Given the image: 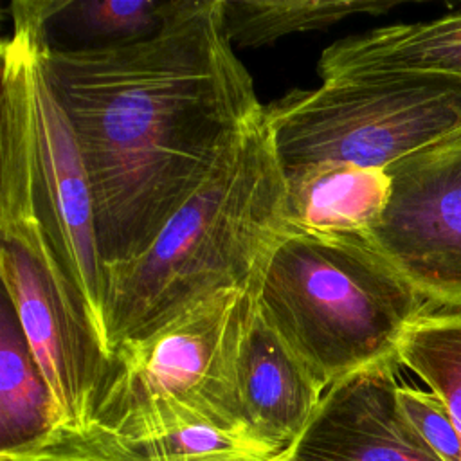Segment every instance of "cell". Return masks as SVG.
Masks as SVG:
<instances>
[{
	"instance_id": "1",
	"label": "cell",
	"mask_w": 461,
	"mask_h": 461,
	"mask_svg": "<svg viewBox=\"0 0 461 461\" xmlns=\"http://www.w3.org/2000/svg\"><path fill=\"white\" fill-rule=\"evenodd\" d=\"M88 175L103 274L139 258L265 117L225 0H182L142 40L47 50Z\"/></svg>"
},
{
	"instance_id": "2",
	"label": "cell",
	"mask_w": 461,
	"mask_h": 461,
	"mask_svg": "<svg viewBox=\"0 0 461 461\" xmlns=\"http://www.w3.org/2000/svg\"><path fill=\"white\" fill-rule=\"evenodd\" d=\"M283 200V167L263 117L227 149L139 258L104 272L110 355L194 304L252 283L288 234Z\"/></svg>"
},
{
	"instance_id": "3",
	"label": "cell",
	"mask_w": 461,
	"mask_h": 461,
	"mask_svg": "<svg viewBox=\"0 0 461 461\" xmlns=\"http://www.w3.org/2000/svg\"><path fill=\"white\" fill-rule=\"evenodd\" d=\"M63 4H11L13 32L2 41L0 227L29 229L45 238L110 357L92 189L47 70L49 27Z\"/></svg>"
},
{
	"instance_id": "4",
	"label": "cell",
	"mask_w": 461,
	"mask_h": 461,
	"mask_svg": "<svg viewBox=\"0 0 461 461\" xmlns=\"http://www.w3.org/2000/svg\"><path fill=\"white\" fill-rule=\"evenodd\" d=\"M258 310L326 393L398 362L405 331L434 306L366 236L285 234L263 267Z\"/></svg>"
},
{
	"instance_id": "5",
	"label": "cell",
	"mask_w": 461,
	"mask_h": 461,
	"mask_svg": "<svg viewBox=\"0 0 461 461\" xmlns=\"http://www.w3.org/2000/svg\"><path fill=\"white\" fill-rule=\"evenodd\" d=\"M259 277L113 349L85 425L74 432L142 438L214 425L250 434L238 398L236 362L258 310Z\"/></svg>"
},
{
	"instance_id": "6",
	"label": "cell",
	"mask_w": 461,
	"mask_h": 461,
	"mask_svg": "<svg viewBox=\"0 0 461 461\" xmlns=\"http://www.w3.org/2000/svg\"><path fill=\"white\" fill-rule=\"evenodd\" d=\"M281 167L346 162L391 166L461 135V77L367 76L295 88L265 106Z\"/></svg>"
},
{
	"instance_id": "7",
	"label": "cell",
	"mask_w": 461,
	"mask_h": 461,
	"mask_svg": "<svg viewBox=\"0 0 461 461\" xmlns=\"http://www.w3.org/2000/svg\"><path fill=\"white\" fill-rule=\"evenodd\" d=\"M0 232L4 295L50 387L58 430H79L110 357L45 238L22 229Z\"/></svg>"
},
{
	"instance_id": "8",
	"label": "cell",
	"mask_w": 461,
	"mask_h": 461,
	"mask_svg": "<svg viewBox=\"0 0 461 461\" xmlns=\"http://www.w3.org/2000/svg\"><path fill=\"white\" fill-rule=\"evenodd\" d=\"M387 173L389 202L366 238L434 308H461V135Z\"/></svg>"
},
{
	"instance_id": "9",
	"label": "cell",
	"mask_w": 461,
	"mask_h": 461,
	"mask_svg": "<svg viewBox=\"0 0 461 461\" xmlns=\"http://www.w3.org/2000/svg\"><path fill=\"white\" fill-rule=\"evenodd\" d=\"M398 367L384 362L331 385L277 461H441L398 402Z\"/></svg>"
},
{
	"instance_id": "10",
	"label": "cell",
	"mask_w": 461,
	"mask_h": 461,
	"mask_svg": "<svg viewBox=\"0 0 461 461\" xmlns=\"http://www.w3.org/2000/svg\"><path fill=\"white\" fill-rule=\"evenodd\" d=\"M236 384L250 434L277 456L297 439L324 394L259 310L238 353Z\"/></svg>"
},
{
	"instance_id": "11",
	"label": "cell",
	"mask_w": 461,
	"mask_h": 461,
	"mask_svg": "<svg viewBox=\"0 0 461 461\" xmlns=\"http://www.w3.org/2000/svg\"><path fill=\"white\" fill-rule=\"evenodd\" d=\"M283 221L288 234L367 236L391 194L387 169L346 162L283 167Z\"/></svg>"
},
{
	"instance_id": "12",
	"label": "cell",
	"mask_w": 461,
	"mask_h": 461,
	"mask_svg": "<svg viewBox=\"0 0 461 461\" xmlns=\"http://www.w3.org/2000/svg\"><path fill=\"white\" fill-rule=\"evenodd\" d=\"M317 70L322 81L398 74L461 77V7L339 40L321 54Z\"/></svg>"
},
{
	"instance_id": "13",
	"label": "cell",
	"mask_w": 461,
	"mask_h": 461,
	"mask_svg": "<svg viewBox=\"0 0 461 461\" xmlns=\"http://www.w3.org/2000/svg\"><path fill=\"white\" fill-rule=\"evenodd\" d=\"M277 454L247 432L189 425L142 438L56 430L29 461H272Z\"/></svg>"
},
{
	"instance_id": "14",
	"label": "cell",
	"mask_w": 461,
	"mask_h": 461,
	"mask_svg": "<svg viewBox=\"0 0 461 461\" xmlns=\"http://www.w3.org/2000/svg\"><path fill=\"white\" fill-rule=\"evenodd\" d=\"M50 387L32 355L14 308L0 312V461H29L58 430Z\"/></svg>"
},
{
	"instance_id": "15",
	"label": "cell",
	"mask_w": 461,
	"mask_h": 461,
	"mask_svg": "<svg viewBox=\"0 0 461 461\" xmlns=\"http://www.w3.org/2000/svg\"><path fill=\"white\" fill-rule=\"evenodd\" d=\"M394 0H225L232 45L261 47L285 36L328 29L355 14H382Z\"/></svg>"
},
{
	"instance_id": "16",
	"label": "cell",
	"mask_w": 461,
	"mask_h": 461,
	"mask_svg": "<svg viewBox=\"0 0 461 461\" xmlns=\"http://www.w3.org/2000/svg\"><path fill=\"white\" fill-rule=\"evenodd\" d=\"M396 357L441 400L461 436V308L421 315L405 331Z\"/></svg>"
},
{
	"instance_id": "17",
	"label": "cell",
	"mask_w": 461,
	"mask_h": 461,
	"mask_svg": "<svg viewBox=\"0 0 461 461\" xmlns=\"http://www.w3.org/2000/svg\"><path fill=\"white\" fill-rule=\"evenodd\" d=\"M182 0H65L52 22L90 45H113L142 40L157 32Z\"/></svg>"
},
{
	"instance_id": "18",
	"label": "cell",
	"mask_w": 461,
	"mask_h": 461,
	"mask_svg": "<svg viewBox=\"0 0 461 461\" xmlns=\"http://www.w3.org/2000/svg\"><path fill=\"white\" fill-rule=\"evenodd\" d=\"M398 402L414 429L441 461H461L459 430L436 394L400 384Z\"/></svg>"
},
{
	"instance_id": "19",
	"label": "cell",
	"mask_w": 461,
	"mask_h": 461,
	"mask_svg": "<svg viewBox=\"0 0 461 461\" xmlns=\"http://www.w3.org/2000/svg\"><path fill=\"white\" fill-rule=\"evenodd\" d=\"M272 461H277V457H274V459H272Z\"/></svg>"
}]
</instances>
